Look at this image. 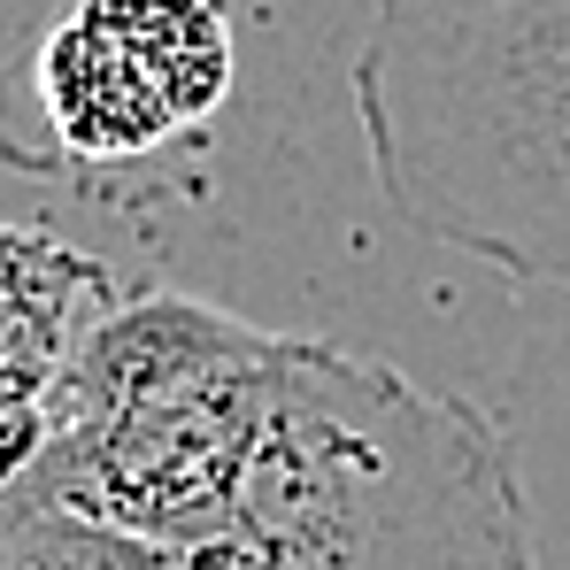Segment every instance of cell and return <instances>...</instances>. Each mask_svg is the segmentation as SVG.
Wrapping results in <instances>:
<instances>
[{
  "label": "cell",
  "mask_w": 570,
  "mask_h": 570,
  "mask_svg": "<svg viewBox=\"0 0 570 570\" xmlns=\"http://www.w3.org/2000/svg\"><path fill=\"white\" fill-rule=\"evenodd\" d=\"M23 62H31V0H0V163L8 170H23V124L8 116Z\"/></svg>",
  "instance_id": "obj_7"
},
{
  "label": "cell",
  "mask_w": 570,
  "mask_h": 570,
  "mask_svg": "<svg viewBox=\"0 0 570 570\" xmlns=\"http://www.w3.org/2000/svg\"><path fill=\"white\" fill-rule=\"evenodd\" d=\"M278 355L285 332L200 293H139L78 332L31 478L116 532L186 548L224 517L255 455Z\"/></svg>",
  "instance_id": "obj_3"
},
{
  "label": "cell",
  "mask_w": 570,
  "mask_h": 570,
  "mask_svg": "<svg viewBox=\"0 0 570 570\" xmlns=\"http://www.w3.org/2000/svg\"><path fill=\"white\" fill-rule=\"evenodd\" d=\"M355 116L409 232L570 293V0H371Z\"/></svg>",
  "instance_id": "obj_2"
},
{
  "label": "cell",
  "mask_w": 570,
  "mask_h": 570,
  "mask_svg": "<svg viewBox=\"0 0 570 570\" xmlns=\"http://www.w3.org/2000/svg\"><path fill=\"white\" fill-rule=\"evenodd\" d=\"M39 124V186L108 208L186 193V155L232 94V16L216 0H78L23 62Z\"/></svg>",
  "instance_id": "obj_4"
},
{
  "label": "cell",
  "mask_w": 570,
  "mask_h": 570,
  "mask_svg": "<svg viewBox=\"0 0 570 570\" xmlns=\"http://www.w3.org/2000/svg\"><path fill=\"white\" fill-rule=\"evenodd\" d=\"M178 570H540L501 416L340 340H285L271 416Z\"/></svg>",
  "instance_id": "obj_1"
},
{
  "label": "cell",
  "mask_w": 570,
  "mask_h": 570,
  "mask_svg": "<svg viewBox=\"0 0 570 570\" xmlns=\"http://www.w3.org/2000/svg\"><path fill=\"white\" fill-rule=\"evenodd\" d=\"M86 278H100L94 263L47 247L39 232H0V485L31 471L47 440V393L78 347L70 285Z\"/></svg>",
  "instance_id": "obj_5"
},
{
  "label": "cell",
  "mask_w": 570,
  "mask_h": 570,
  "mask_svg": "<svg viewBox=\"0 0 570 570\" xmlns=\"http://www.w3.org/2000/svg\"><path fill=\"white\" fill-rule=\"evenodd\" d=\"M0 570H178L163 540L116 532L86 509L55 501L31 471L0 485Z\"/></svg>",
  "instance_id": "obj_6"
}]
</instances>
